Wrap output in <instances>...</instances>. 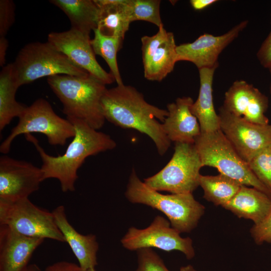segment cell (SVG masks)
I'll use <instances>...</instances> for the list:
<instances>
[{
    "label": "cell",
    "mask_w": 271,
    "mask_h": 271,
    "mask_svg": "<svg viewBox=\"0 0 271 271\" xmlns=\"http://www.w3.org/2000/svg\"><path fill=\"white\" fill-rule=\"evenodd\" d=\"M105 120L123 128L134 129L148 136L160 155H164L171 142L167 137L163 122L168 115L163 109L147 102L142 93L124 84L106 89L101 101Z\"/></svg>",
    "instance_id": "1"
},
{
    "label": "cell",
    "mask_w": 271,
    "mask_h": 271,
    "mask_svg": "<svg viewBox=\"0 0 271 271\" xmlns=\"http://www.w3.org/2000/svg\"><path fill=\"white\" fill-rule=\"evenodd\" d=\"M67 119L73 124L75 133L62 155L48 154L34 136L25 135L26 140L34 145L41 159L43 181L50 178L57 179L63 192L75 191L78 170L87 157L112 150L116 146L110 136L92 128L84 121Z\"/></svg>",
    "instance_id": "2"
},
{
    "label": "cell",
    "mask_w": 271,
    "mask_h": 271,
    "mask_svg": "<svg viewBox=\"0 0 271 271\" xmlns=\"http://www.w3.org/2000/svg\"><path fill=\"white\" fill-rule=\"evenodd\" d=\"M47 82L63 105L67 118L84 121L98 130L104 125L101 101L106 85L90 74L85 76L58 75Z\"/></svg>",
    "instance_id": "3"
},
{
    "label": "cell",
    "mask_w": 271,
    "mask_h": 271,
    "mask_svg": "<svg viewBox=\"0 0 271 271\" xmlns=\"http://www.w3.org/2000/svg\"><path fill=\"white\" fill-rule=\"evenodd\" d=\"M125 195L132 203L144 204L163 213L180 233L190 232L195 228L205 211V207L192 193L163 194L142 182L134 169Z\"/></svg>",
    "instance_id": "4"
},
{
    "label": "cell",
    "mask_w": 271,
    "mask_h": 271,
    "mask_svg": "<svg viewBox=\"0 0 271 271\" xmlns=\"http://www.w3.org/2000/svg\"><path fill=\"white\" fill-rule=\"evenodd\" d=\"M12 64L19 87L46 76L89 74L48 41L27 44L19 52Z\"/></svg>",
    "instance_id": "5"
},
{
    "label": "cell",
    "mask_w": 271,
    "mask_h": 271,
    "mask_svg": "<svg viewBox=\"0 0 271 271\" xmlns=\"http://www.w3.org/2000/svg\"><path fill=\"white\" fill-rule=\"evenodd\" d=\"M194 145L203 167H214L220 174L271 197L270 191L255 176L220 129L201 132Z\"/></svg>",
    "instance_id": "6"
},
{
    "label": "cell",
    "mask_w": 271,
    "mask_h": 271,
    "mask_svg": "<svg viewBox=\"0 0 271 271\" xmlns=\"http://www.w3.org/2000/svg\"><path fill=\"white\" fill-rule=\"evenodd\" d=\"M18 118L17 124L1 143L0 152L3 154L10 152L13 141L21 134L42 133L53 146H64L68 139L75 136L73 124L67 118L57 114L50 103L44 98L37 99L26 106Z\"/></svg>",
    "instance_id": "7"
},
{
    "label": "cell",
    "mask_w": 271,
    "mask_h": 271,
    "mask_svg": "<svg viewBox=\"0 0 271 271\" xmlns=\"http://www.w3.org/2000/svg\"><path fill=\"white\" fill-rule=\"evenodd\" d=\"M202 167L194 144L175 143L170 161L161 171L145 179L144 182L159 192L192 193L200 185Z\"/></svg>",
    "instance_id": "8"
},
{
    "label": "cell",
    "mask_w": 271,
    "mask_h": 271,
    "mask_svg": "<svg viewBox=\"0 0 271 271\" xmlns=\"http://www.w3.org/2000/svg\"><path fill=\"white\" fill-rule=\"evenodd\" d=\"M0 224L23 235L65 242L52 212L40 208L29 198L16 201L0 199Z\"/></svg>",
    "instance_id": "9"
},
{
    "label": "cell",
    "mask_w": 271,
    "mask_h": 271,
    "mask_svg": "<svg viewBox=\"0 0 271 271\" xmlns=\"http://www.w3.org/2000/svg\"><path fill=\"white\" fill-rule=\"evenodd\" d=\"M170 222L161 216H157L147 228L131 227L121 239L122 246L130 250L155 247L166 251L178 250L187 258L195 255L192 240L182 237L180 233L170 226Z\"/></svg>",
    "instance_id": "10"
},
{
    "label": "cell",
    "mask_w": 271,
    "mask_h": 271,
    "mask_svg": "<svg viewBox=\"0 0 271 271\" xmlns=\"http://www.w3.org/2000/svg\"><path fill=\"white\" fill-rule=\"evenodd\" d=\"M218 114L220 129L246 162L271 145V124L248 122L231 114L223 106L219 107Z\"/></svg>",
    "instance_id": "11"
},
{
    "label": "cell",
    "mask_w": 271,
    "mask_h": 271,
    "mask_svg": "<svg viewBox=\"0 0 271 271\" xmlns=\"http://www.w3.org/2000/svg\"><path fill=\"white\" fill-rule=\"evenodd\" d=\"M90 41L89 34L71 28L48 35V42L78 67L105 85L112 83L115 81L113 76L96 60Z\"/></svg>",
    "instance_id": "12"
},
{
    "label": "cell",
    "mask_w": 271,
    "mask_h": 271,
    "mask_svg": "<svg viewBox=\"0 0 271 271\" xmlns=\"http://www.w3.org/2000/svg\"><path fill=\"white\" fill-rule=\"evenodd\" d=\"M43 181L41 168L7 155L0 157V199L16 201L28 198Z\"/></svg>",
    "instance_id": "13"
},
{
    "label": "cell",
    "mask_w": 271,
    "mask_h": 271,
    "mask_svg": "<svg viewBox=\"0 0 271 271\" xmlns=\"http://www.w3.org/2000/svg\"><path fill=\"white\" fill-rule=\"evenodd\" d=\"M247 24V21H243L222 35L215 36L204 34L193 42L177 46L178 62H191L198 69L217 67V59L220 54L237 37Z\"/></svg>",
    "instance_id": "14"
},
{
    "label": "cell",
    "mask_w": 271,
    "mask_h": 271,
    "mask_svg": "<svg viewBox=\"0 0 271 271\" xmlns=\"http://www.w3.org/2000/svg\"><path fill=\"white\" fill-rule=\"evenodd\" d=\"M223 107L228 112L253 123L268 124L265 113L267 97L244 80L234 81L225 93Z\"/></svg>",
    "instance_id": "15"
},
{
    "label": "cell",
    "mask_w": 271,
    "mask_h": 271,
    "mask_svg": "<svg viewBox=\"0 0 271 271\" xmlns=\"http://www.w3.org/2000/svg\"><path fill=\"white\" fill-rule=\"evenodd\" d=\"M45 239L27 236L0 224V271H22Z\"/></svg>",
    "instance_id": "16"
},
{
    "label": "cell",
    "mask_w": 271,
    "mask_h": 271,
    "mask_svg": "<svg viewBox=\"0 0 271 271\" xmlns=\"http://www.w3.org/2000/svg\"><path fill=\"white\" fill-rule=\"evenodd\" d=\"M194 101L190 97H182L167 105L168 115L162 123L171 142L194 144L201 133L199 121L191 111Z\"/></svg>",
    "instance_id": "17"
},
{
    "label": "cell",
    "mask_w": 271,
    "mask_h": 271,
    "mask_svg": "<svg viewBox=\"0 0 271 271\" xmlns=\"http://www.w3.org/2000/svg\"><path fill=\"white\" fill-rule=\"evenodd\" d=\"M55 223L77 258L82 271L95 268L97 264L96 254L99 245L95 235H83L69 222L65 208L60 205L52 212Z\"/></svg>",
    "instance_id": "18"
},
{
    "label": "cell",
    "mask_w": 271,
    "mask_h": 271,
    "mask_svg": "<svg viewBox=\"0 0 271 271\" xmlns=\"http://www.w3.org/2000/svg\"><path fill=\"white\" fill-rule=\"evenodd\" d=\"M223 207L238 217L250 219L257 224L270 212L271 197L255 188L242 185Z\"/></svg>",
    "instance_id": "19"
},
{
    "label": "cell",
    "mask_w": 271,
    "mask_h": 271,
    "mask_svg": "<svg viewBox=\"0 0 271 271\" xmlns=\"http://www.w3.org/2000/svg\"><path fill=\"white\" fill-rule=\"evenodd\" d=\"M217 67L199 69L198 97L191 109L199 121L201 132H210L220 129V119L214 109L213 99V76Z\"/></svg>",
    "instance_id": "20"
},
{
    "label": "cell",
    "mask_w": 271,
    "mask_h": 271,
    "mask_svg": "<svg viewBox=\"0 0 271 271\" xmlns=\"http://www.w3.org/2000/svg\"><path fill=\"white\" fill-rule=\"evenodd\" d=\"M98 8L97 27L103 35L123 41L130 24L128 0H94Z\"/></svg>",
    "instance_id": "21"
},
{
    "label": "cell",
    "mask_w": 271,
    "mask_h": 271,
    "mask_svg": "<svg viewBox=\"0 0 271 271\" xmlns=\"http://www.w3.org/2000/svg\"><path fill=\"white\" fill-rule=\"evenodd\" d=\"M19 88L12 63L4 66L0 73L1 131L14 118L19 117L26 107L16 99V93Z\"/></svg>",
    "instance_id": "22"
},
{
    "label": "cell",
    "mask_w": 271,
    "mask_h": 271,
    "mask_svg": "<svg viewBox=\"0 0 271 271\" xmlns=\"http://www.w3.org/2000/svg\"><path fill=\"white\" fill-rule=\"evenodd\" d=\"M67 16L71 28L89 34L97 27L98 8L94 0H51Z\"/></svg>",
    "instance_id": "23"
},
{
    "label": "cell",
    "mask_w": 271,
    "mask_h": 271,
    "mask_svg": "<svg viewBox=\"0 0 271 271\" xmlns=\"http://www.w3.org/2000/svg\"><path fill=\"white\" fill-rule=\"evenodd\" d=\"M176 47L174 34L171 32L144 67V76L147 80L161 81L173 70L178 62Z\"/></svg>",
    "instance_id": "24"
},
{
    "label": "cell",
    "mask_w": 271,
    "mask_h": 271,
    "mask_svg": "<svg viewBox=\"0 0 271 271\" xmlns=\"http://www.w3.org/2000/svg\"><path fill=\"white\" fill-rule=\"evenodd\" d=\"M204 198L215 205L222 207L238 192L242 184L224 175H201L200 185Z\"/></svg>",
    "instance_id": "25"
},
{
    "label": "cell",
    "mask_w": 271,
    "mask_h": 271,
    "mask_svg": "<svg viewBox=\"0 0 271 271\" xmlns=\"http://www.w3.org/2000/svg\"><path fill=\"white\" fill-rule=\"evenodd\" d=\"M93 32L94 37L90 42L94 54L105 61L117 84H123L117 61V53L123 41L116 37L104 35L97 29Z\"/></svg>",
    "instance_id": "26"
},
{
    "label": "cell",
    "mask_w": 271,
    "mask_h": 271,
    "mask_svg": "<svg viewBox=\"0 0 271 271\" xmlns=\"http://www.w3.org/2000/svg\"><path fill=\"white\" fill-rule=\"evenodd\" d=\"M131 23L144 21L158 28L163 26L160 15V0H128Z\"/></svg>",
    "instance_id": "27"
},
{
    "label": "cell",
    "mask_w": 271,
    "mask_h": 271,
    "mask_svg": "<svg viewBox=\"0 0 271 271\" xmlns=\"http://www.w3.org/2000/svg\"><path fill=\"white\" fill-rule=\"evenodd\" d=\"M247 164L255 176L271 192V145L258 153Z\"/></svg>",
    "instance_id": "28"
},
{
    "label": "cell",
    "mask_w": 271,
    "mask_h": 271,
    "mask_svg": "<svg viewBox=\"0 0 271 271\" xmlns=\"http://www.w3.org/2000/svg\"><path fill=\"white\" fill-rule=\"evenodd\" d=\"M171 32H167L164 26L159 28L153 36H145L141 38L142 60L144 67L150 61L158 48L168 38Z\"/></svg>",
    "instance_id": "29"
},
{
    "label": "cell",
    "mask_w": 271,
    "mask_h": 271,
    "mask_svg": "<svg viewBox=\"0 0 271 271\" xmlns=\"http://www.w3.org/2000/svg\"><path fill=\"white\" fill-rule=\"evenodd\" d=\"M137 251L138 266L135 271H170L152 248H144Z\"/></svg>",
    "instance_id": "30"
},
{
    "label": "cell",
    "mask_w": 271,
    "mask_h": 271,
    "mask_svg": "<svg viewBox=\"0 0 271 271\" xmlns=\"http://www.w3.org/2000/svg\"><path fill=\"white\" fill-rule=\"evenodd\" d=\"M15 19V5L11 0L0 1V37H5Z\"/></svg>",
    "instance_id": "31"
},
{
    "label": "cell",
    "mask_w": 271,
    "mask_h": 271,
    "mask_svg": "<svg viewBox=\"0 0 271 271\" xmlns=\"http://www.w3.org/2000/svg\"><path fill=\"white\" fill-rule=\"evenodd\" d=\"M250 233L258 244L271 242V211L262 221L254 224L250 229Z\"/></svg>",
    "instance_id": "32"
},
{
    "label": "cell",
    "mask_w": 271,
    "mask_h": 271,
    "mask_svg": "<svg viewBox=\"0 0 271 271\" xmlns=\"http://www.w3.org/2000/svg\"><path fill=\"white\" fill-rule=\"evenodd\" d=\"M256 56L260 64L264 68H271V30L261 44Z\"/></svg>",
    "instance_id": "33"
},
{
    "label": "cell",
    "mask_w": 271,
    "mask_h": 271,
    "mask_svg": "<svg viewBox=\"0 0 271 271\" xmlns=\"http://www.w3.org/2000/svg\"><path fill=\"white\" fill-rule=\"evenodd\" d=\"M45 271H82L79 265L66 261H61L51 264Z\"/></svg>",
    "instance_id": "34"
},
{
    "label": "cell",
    "mask_w": 271,
    "mask_h": 271,
    "mask_svg": "<svg viewBox=\"0 0 271 271\" xmlns=\"http://www.w3.org/2000/svg\"><path fill=\"white\" fill-rule=\"evenodd\" d=\"M216 2V0H191L190 3L194 10L201 11Z\"/></svg>",
    "instance_id": "35"
},
{
    "label": "cell",
    "mask_w": 271,
    "mask_h": 271,
    "mask_svg": "<svg viewBox=\"0 0 271 271\" xmlns=\"http://www.w3.org/2000/svg\"><path fill=\"white\" fill-rule=\"evenodd\" d=\"M9 42L5 37H0V65L3 67L6 63V54Z\"/></svg>",
    "instance_id": "36"
},
{
    "label": "cell",
    "mask_w": 271,
    "mask_h": 271,
    "mask_svg": "<svg viewBox=\"0 0 271 271\" xmlns=\"http://www.w3.org/2000/svg\"><path fill=\"white\" fill-rule=\"evenodd\" d=\"M22 271H41L39 267L36 264H30Z\"/></svg>",
    "instance_id": "37"
},
{
    "label": "cell",
    "mask_w": 271,
    "mask_h": 271,
    "mask_svg": "<svg viewBox=\"0 0 271 271\" xmlns=\"http://www.w3.org/2000/svg\"><path fill=\"white\" fill-rule=\"evenodd\" d=\"M180 271H197L191 265H187L180 268Z\"/></svg>",
    "instance_id": "38"
},
{
    "label": "cell",
    "mask_w": 271,
    "mask_h": 271,
    "mask_svg": "<svg viewBox=\"0 0 271 271\" xmlns=\"http://www.w3.org/2000/svg\"><path fill=\"white\" fill-rule=\"evenodd\" d=\"M86 271H96V270L95 269V268H91L87 270Z\"/></svg>",
    "instance_id": "39"
},
{
    "label": "cell",
    "mask_w": 271,
    "mask_h": 271,
    "mask_svg": "<svg viewBox=\"0 0 271 271\" xmlns=\"http://www.w3.org/2000/svg\"><path fill=\"white\" fill-rule=\"evenodd\" d=\"M269 70V72H270V77H271V68L268 69ZM270 92H271V82H270Z\"/></svg>",
    "instance_id": "40"
}]
</instances>
